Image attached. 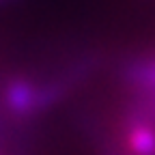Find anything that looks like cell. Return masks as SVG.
I'll return each instance as SVG.
<instances>
[{
	"label": "cell",
	"mask_w": 155,
	"mask_h": 155,
	"mask_svg": "<svg viewBox=\"0 0 155 155\" xmlns=\"http://www.w3.org/2000/svg\"><path fill=\"white\" fill-rule=\"evenodd\" d=\"M125 147L131 155H155V127L149 121H136L125 131Z\"/></svg>",
	"instance_id": "cell-1"
},
{
	"label": "cell",
	"mask_w": 155,
	"mask_h": 155,
	"mask_svg": "<svg viewBox=\"0 0 155 155\" xmlns=\"http://www.w3.org/2000/svg\"><path fill=\"white\" fill-rule=\"evenodd\" d=\"M149 82H151V84L155 86V65H153V67L149 69Z\"/></svg>",
	"instance_id": "cell-2"
}]
</instances>
